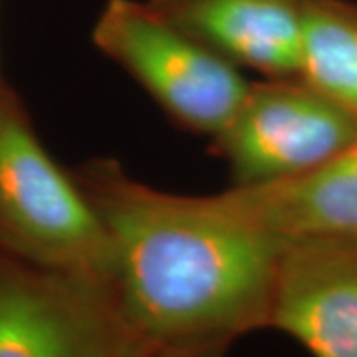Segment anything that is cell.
Listing matches in <instances>:
<instances>
[{"label":"cell","instance_id":"obj_1","mask_svg":"<svg viewBox=\"0 0 357 357\" xmlns=\"http://www.w3.org/2000/svg\"><path fill=\"white\" fill-rule=\"evenodd\" d=\"M74 175L109 234L117 302L155 351L229 349L268 328L286 243L244 217L227 192L161 191L114 159Z\"/></svg>","mask_w":357,"mask_h":357},{"label":"cell","instance_id":"obj_2","mask_svg":"<svg viewBox=\"0 0 357 357\" xmlns=\"http://www.w3.org/2000/svg\"><path fill=\"white\" fill-rule=\"evenodd\" d=\"M0 250L34 266L112 282V243L74 173L42 145L24 103L0 89Z\"/></svg>","mask_w":357,"mask_h":357},{"label":"cell","instance_id":"obj_3","mask_svg":"<svg viewBox=\"0 0 357 357\" xmlns=\"http://www.w3.org/2000/svg\"><path fill=\"white\" fill-rule=\"evenodd\" d=\"M91 42L177 128L208 139L227 128L250 88L243 70L171 24L147 0H107Z\"/></svg>","mask_w":357,"mask_h":357},{"label":"cell","instance_id":"obj_4","mask_svg":"<svg viewBox=\"0 0 357 357\" xmlns=\"http://www.w3.org/2000/svg\"><path fill=\"white\" fill-rule=\"evenodd\" d=\"M109 280L0 250V357H149Z\"/></svg>","mask_w":357,"mask_h":357},{"label":"cell","instance_id":"obj_5","mask_svg":"<svg viewBox=\"0 0 357 357\" xmlns=\"http://www.w3.org/2000/svg\"><path fill=\"white\" fill-rule=\"evenodd\" d=\"M357 139V117L300 77L250 82L211 151L232 187H264L306 175Z\"/></svg>","mask_w":357,"mask_h":357},{"label":"cell","instance_id":"obj_6","mask_svg":"<svg viewBox=\"0 0 357 357\" xmlns=\"http://www.w3.org/2000/svg\"><path fill=\"white\" fill-rule=\"evenodd\" d=\"M268 328L312 357H357V238L284 244Z\"/></svg>","mask_w":357,"mask_h":357},{"label":"cell","instance_id":"obj_7","mask_svg":"<svg viewBox=\"0 0 357 357\" xmlns=\"http://www.w3.org/2000/svg\"><path fill=\"white\" fill-rule=\"evenodd\" d=\"M238 70L298 77L306 0H147Z\"/></svg>","mask_w":357,"mask_h":357},{"label":"cell","instance_id":"obj_8","mask_svg":"<svg viewBox=\"0 0 357 357\" xmlns=\"http://www.w3.org/2000/svg\"><path fill=\"white\" fill-rule=\"evenodd\" d=\"M225 192L244 217L282 243L357 238V139L306 175Z\"/></svg>","mask_w":357,"mask_h":357},{"label":"cell","instance_id":"obj_9","mask_svg":"<svg viewBox=\"0 0 357 357\" xmlns=\"http://www.w3.org/2000/svg\"><path fill=\"white\" fill-rule=\"evenodd\" d=\"M298 77L357 117V2L306 0Z\"/></svg>","mask_w":357,"mask_h":357},{"label":"cell","instance_id":"obj_10","mask_svg":"<svg viewBox=\"0 0 357 357\" xmlns=\"http://www.w3.org/2000/svg\"><path fill=\"white\" fill-rule=\"evenodd\" d=\"M227 349H191V351H165L159 349L149 357H225Z\"/></svg>","mask_w":357,"mask_h":357},{"label":"cell","instance_id":"obj_11","mask_svg":"<svg viewBox=\"0 0 357 357\" xmlns=\"http://www.w3.org/2000/svg\"><path fill=\"white\" fill-rule=\"evenodd\" d=\"M4 88V84H2V79H0V89Z\"/></svg>","mask_w":357,"mask_h":357}]
</instances>
